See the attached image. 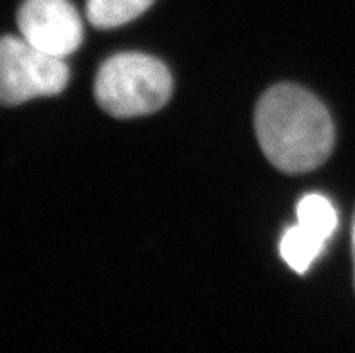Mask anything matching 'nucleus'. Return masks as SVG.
I'll use <instances>...</instances> for the list:
<instances>
[{
  "label": "nucleus",
  "instance_id": "obj_6",
  "mask_svg": "<svg viewBox=\"0 0 355 353\" xmlns=\"http://www.w3.org/2000/svg\"><path fill=\"white\" fill-rule=\"evenodd\" d=\"M155 0H87V18L98 29H112L143 15Z\"/></svg>",
  "mask_w": 355,
  "mask_h": 353
},
{
  "label": "nucleus",
  "instance_id": "obj_1",
  "mask_svg": "<svg viewBox=\"0 0 355 353\" xmlns=\"http://www.w3.org/2000/svg\"><path fill=\"white\" fill-rule=\"evenodd\" d=\"M258 143L278 170L305 173L332 153L336 132L329 110L309 90L276 85L261 96L254 116Z\"/></svg>",
  "mask_w": 355,
  "mask_h": 353
},
{
  "label": "nucleus",
  "instance_id": "obj_4",
  "mask_svg": "<svg viewBox=\"0 0 355 353\" xmlns=\"http://www.w3.org/2000/svg\"><path fill=\"white\" fill-rule=\"evenodd\" d=\"M18 29L33 47L56 58L72 54L83 40L81 18L69 0H26L18 11Z\"/></svg>",
  "mask_w": 355,
  "mask_h": 353
},
{
  "label": "nucleus",
  "instance_id": "obj_3",
  "mask_svg": "<svg viewBox=\"0 0 355 353\" xmlns=\"http://www.w3.org/2000/svg\"><path fill=\"white\" fill-rule=\"evenodd\" d=\"M69 83V67L33 47L24 38H0V105L15 107L42 96L60 94Z\"/></svg>",
  "mask_w": 355,
  "mask_h": 353
},
{
  "label": "nucleus",
  "instance_id": "obj_5",
  "mask_svg": "<svg viewBox=\"0 0 355 353\" xmlns=\"http://www.w3.org/2000/svg\"><path fill=\"white\" fill-rule=\"evenodd\" d=\"M324 243L327 240L303 227L302 224L291 225L285 229L284 236L279 240V256L294 273L305 274L315 258L323 252Z\"/></svg>",
  "mask_w": 355,
  "mask_h": 353
},
{
  "label": "nucleus",
  "instance_id": "obj_2",
  "mask_svg": "<svg viewBox=\"0 0 355 353\" xmlns=\"http://www.w3.org/2000/svg\"><path fill=\"white\" fill-rule=\"evenodd\" d=\"M166 65L148 54H116L101 65L94 83L96 101L114 117H137L157 112L171 96Z\"/></svg>",
  "mask_w": 355,
  "mask_h": 353
},
{
  "label": "nucleus",
  "instance_id": "obj_8",
  "mask_svg": "<svg viewBox=\"0 0 355 353\" xmlns=\"http://www.w3.org/2000/svg\"><path fill=\"white\" fill-rule=\"evenodd\" d=\"M352 256H354V267H355V218L352 225Z\"/></svg>",
  "mask_w": 355,
  "mask_h": 353
},
{
  "label": "nucleus",
  "instance_id": "obj_7",
  "mask_svg": "<svg viewBox=\"0 0 355 353\" xmlns=\"http://www.w3.org/2000/svg\"><path fill=\"white\" fill-rule=\"evenodd\" d=\"M297 224L329 241L338 229V211L332 202L320 193H309L296 207Z\"/></svg>",
  "mask_w": 355,
  "mask_h": 353
}]
</instances>
